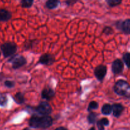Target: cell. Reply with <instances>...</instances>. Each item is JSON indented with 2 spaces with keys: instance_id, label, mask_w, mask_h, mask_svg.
<instances>
[{
  "instance_id": "cell-1",
  "label": "cell",
  "mask_w": 130,
  "mask_h": 130,
  "mask_svg": "<svg viewBox=\"0 0 130 130\" xmlns=\"http://www.w3.org/2000/svg\"><path fill=\"white\" fill-rule=\"evenodd\" d=\"M52 123L53 119L49 116H38L37 115H33L31 117L29 121V125L34 128L45 129L52 126Z\"/></svg>"
},
{
  "instance_id": "cell-2",
  "label": "cell",
  "mask_w": 130,
  "mask_h": 130,
  "mask_svg": "<svg viewBox=\"0 0 130 130\" xmlns=\"http://www.w3.org/2000/svg\"><path fill=\"white\" fill-rule=\"evenodd\" d=\"M113 90L119 96L130 98V85L124 80H118L115 84Z\"/></svg>"
},
{
  "instance_id": "cell-3",
  "label": "cell",
  "mask_w": 130,
  "mask_h": 130,
  "mask_svg": "<svg viewBox=\"0 0 130 130\" xmlns=\"http://www.w3.org/2000/svg\"><path fill=\"white\" fill-rule=\"evenodd\" d=\"M1 50L4 57L8 58V57H12L16 53L17 46L15 43L7 42V43H5L1 44Z\"/></svg>"
},
{
  "instance_id": "cell-4",
  "label": "cell",
  "mask_w": 130,
  "mask_h": 130,
  "mask_svg": "<svg viewBox=\"0 0 130 130\" xmlns=\"http://www.w3.org/2000/svg\"><path fill=\"white\" fill-rule=\"evenodd\" d=\"M9 62L12 64V68L14 69H17L25 66L27 63V60L24 57L20 55H13L9 60Z\"/></svg>"
},
{
  "instance_id": "cell-5",
  "label": "cell",
  "mask_w": 130,
  "mask_h": 130,
  "mask_svg": "<svg viewBox=\"0 0 130 130\" xmlns=\"http://www.w3.org/2000/svg\"><path fill=\"white\" fill-rule=\"evenodd\" d=\"M36 110L42 116H48L52 111L50 105L47 102H42L36 108Z\"/></svg>"
},
{
  "instance_id": "cell-6",
  "label": "cell",
  "mask_w": 130,
  "mask_h": 130,
  "mask_svg": "<svg viewBox=\"0 0 130 130\" xmlns=\"http://www.w3.org/2000/svg\"><path fill=\"white\" fill-rule=\"evenodd\" d=\"M107 72V67L104 65H99L94 69V76L99 81H102L104 79Z\"/></svg>"
},
{
  "instance_id": "cell-7",
  "label": "cell",
  "mask_w": 130,
  "mask_h": 130,
  "mask_svg": "<svg viewBox=\"0 0 130 130\" xmlns=\"http://www.w3.org/2000/svg\"><path fill=\"white\" fill-rule=\"evenodd\" d=\"M117 29L122 30L124 34L130 35V19H126L124 21H117L115 24Z\"/></svg>"
},
{
  "instance_id": "cell-8",
  "label": "cell",
  "mask_w": 130,
  "mask_h": 130,
  "mask_svg": "<svg viewBox=\"0 0 130 130\" xmlns=\"http://www.w3.org/2000/svg\"><path fill=\"white\" fill-rule=\"evenodd\" d=\"M124 69L123 62L121 59H116L112 62V71L114 74H119L122 72Z\"/></svg>"
},
{
  "instance_id": "cell-9",
  "label": "cell",
  "mask_w": 130,
  "mask_h": 130,
  "mask_svg": "<svg viewBox=\"0 0 130 130\" xmlns=\"http://www.w3.org/2000/svg\"><path fill=\"white\" fill-rule=\"evenodd\" d=\"M55 62V57L52 55L48 54V53H45L43 54L39 58V62L40 64L42 65H52Z\"/></svg>"
},
{
  "instance_id": "cell-10",
  "label": "cell",
  "mask_w": 130,
  "mask_h": 130,
  "mask_svg": "<svg viewBox=\"0 0 130 130\" xmlns=\"http://www.w3.org/2000/svg\"><path fill=\"white\" fill-rule=\"evenodd\" d=\"M55 91L51 88H45L42 92V97L46 100H50L55 96Z\"/></svg>"
},
{
  "instance_id": "cell-11",
  "label": "cell",
  "mask_w": 130,
  "mask_h": 130,
  "mask_svg": "<svg viewBox=\"0 0 130 130\" xmlns=\"http://www.w3.org/2000/svg\"><path fill=\"white\" fill-rule=\"evenodd\" d=\"M112 113L113 116L115 118H119L123 112L124 107L121 104H114L112 105Z\"/></svg>"
},
{
  "instance_id": "cell-12",
  "label": "cell",
  "mask_w": 130,
  "mask_h": 130,
  "mask_svg": "<svg viewBox=\"0 0 130 130\" xmlns=\"http://www.w3.org/2000/svg\"><path fill=\"white\" fill-rule=\"evenodd\" d=\"M12 17L11 12L6 9H0V22H6L10 20Z\"/></svg>"
},
{
  "instance_id": "cell-13",
  "label": "cell",
  "mask_w": 130,
  "mask_h": 130,
  "mask_svg": "<svg viewBox=\"0 0 130 130\" xmlns=\"http://www.w3.org/2000/svg\"><path fill=\"white\" fill-rule=\"evenodd\" d=\"M59 4V0H47L45 3V6L49 10H53L56 8Z\"/></svg>"
},
{
  "instance_id": "cell-14",
  "label": "cell",
  "mask_w": 130,
  "mask_h": 130,
  "mask_svg": "<svg viewBox=\"0 0 130 130\" xmlns=\"http://www.w3.org/2000/svg\"><path fill=\"white\" fill-rule=\"evenodd\" d=\"M101 113L103 115L108 116L111 114L112 112V105L109 104H105L102 106L101 107Z\"/></svg>"
},
{
  "instance_id": "cell-15",
  "label": "cell",
  "mask_w": 130,
  "mask_h": 130,
  "mask_svg": "<svg viewBox=\"0 0 130 130\" xmlns=\"http://www.w3.org/2000/svg\"><path fill=\"white\" fill-rule=\"evenodd\" d=\"M13 99H14V101H15L17 104H22L24 102V101H25L24 94L22 93L21 92L17 93L14 96Z\"/></svg>"
},
{
  "instance_id": "cell-16",
  "label": "cell",
  "mask_w": 130,
  "mask_h": 130,
  "mask_svg": "<svg viewBox=\"0 0 130 130\" xmlns=\"http://www.w3.org/2000/svg\"><path fill=\"white\" fill-rule=\"evenodd\" d=\"M97 116L98 114L93 112H90L87 116V120L89 124H94L96 121Z\"/></svg>"
},
{
  "instance_id": "cell-17",
  "label": "cell",
  "mask_w": 130,
  "mask_h": 130,
  "mask_svg": "<svg viewBox=\"0 0 130 130\" xmlns=\"http://www.w3.org/2000/svg\"><path fill=\"white\" fill-rule=\"evenodd\" d=\"M33 3H34V0H21L20 1L22 7L25 8H29L31 7L32 5H33Z\"/></svg>"
},
{
  "instance_id": "cell-18",
  "label": "cell",
  "mask_w": 130,
  "mask_h": 130,
  "mask_svg": "<svg viewBox=\"0 0 130 130\" xmlns=\"http://www.w3.org/2000/svg\"><path fill=\"white\" fill-rule=\"evenodd\" d=\"M122 59H123L124 62L125 64L126 65L127 68L130 69V53L129 52L125 53L123 55Z\"/></svg>"
},
{
  "instance_id": "cell-19",
  "label": "cell",
  "mask_w": 130,
  "mask_h": 130,
  "mask_svg": "<svg viewBox=\"0 0 130 130\" xmlns=\"http://www.w3.org/2000/svg\"><path fill=\"white\" fill-rule=\"evenodd\" d=\"M122 0H106L107 4L110 7H115L121 5Z\"/></svg>"
},
{
  "instance_id": "cell-20",
  "label": "cell",
  "mask_w": 130,
  "mask_h": 130,
  "mask_svg": "<svg viewBox=\"0 0 130 130\" xmlns=\"http://www.w3.org/2000/svg\"><path fill=\"white\" fill-rule=\"evenodd\" d=\"M98 103L96 101H92L90 102L89 104V105H88L87 110L90 112L93 110H95V109H97L98 108Z\"/></svg>"
},
{
  "instance_id": "cell-21",
  "label": "cell",
  "mask_w": 130,
  "mask_h": 130,
  "mask_svg": "<svg viewBox=\"0 0 130 130\" xmlns=\"http://www.w3.org/2000/svg\"><path fill=\"white\" fill-rule=\"evenodd\" d=\"M8 104V98L6 95H0V106L5 107Z\"/></svg>"
},
{
  "instance_id": "cell-22",
  "label": "cell",
  "mask_w": 130,
  "mask_h": 130,
  "mask_svg": "<svg viewBox=\"0 0 130 130\" xmlns=\"http://www.w3.org/2000/svg\"><path fill=\"white\" fill-rule=\"evenodd\" d=\"M4 85L6 88H14V86H15V82L13 81H10V80H6L4 83Z\"/></svg>"
},
{
  "instance_id": "cell-23",
  "label": "cell",
  "mask_w": 130,
  "mask_h": 130,
  "mask_svg": "<svg viewBox=\"0 0 130 130\" xmlns=\"http://www.w3.org/2000/svg\"><path fill=\"white\" fill-rule=\"evenodd\" d=\"M103 33L105 34L106 35H110V34H113V30L112 28L110 27H105L103 30Z\"/></svg>"
},
{
  "instance_id": "cell-24",
  "label": "cell",
  "mask_w": 130,
  "mask_h": 130,
  "mask_svg": "<svg viewBox=\"0 0 130 130\" xmlns=\"http://www.w3.org/2000/svg\"><path fill=\"white\" fill-rule=\"evenodd\" d=\"M78 0H66V4L67 5V6H73V5H75L76 2H77Z\"/></svg>"
},
{
  "instance_id": "cell-25",
  "label": "cell",
  "mask_w": 130,
  "mask_h": 130,
  "mask_svg": "<svg viewBox=\"0 0 130 130\" xmlns=\"http://www.w3.org/2000/svg\"><path fill=\"white\" fill-rule=\"evenodd\" d=\"M101 121V123L103 124L104 126H108L109 124V120H108L107 118H103L102 119H99Z\"/></svg>"
},
{
  "instance_id": "cell-26",
  "label": "cell",
  "mask_w": 130,
  "mask_h": 130,
  "mask_svg": "<svg viewBox=\"0 0 130 130\" xmlns=\"http://www.w3.org/2000/svg\"><path fill=\"white\" fill-rule=\"evenodd\" d=\"M97 126H98V130H105V126L101 123L100 120H98L97 121Z\"/></svg>"
},
{
  "instance_id": "cell-27",
  "label": "cell",
  "mask_w": 130,
  "mask_h": 130,
  "mask_svg": "<svg viewBox=\"0 0 130 130\" xmlns=\"http://www.w3.org/2000/svg\"><path fill=\"white\" fill-rule=\"evenodd\" d=\"M55 130H68L66 128H65L64 127H59V128H56Z\"/></svg>"
},
{
  "instance_id": "cell-28",
  "label": "cell",
  "mask_w": 130,
  "mask_h": 130,
  "mask_svg": "<svg viewBox=\"0 0 130 130\" xmlns=\"http://www.w3.org/2000/svg\"><path fill=\"white\" fill-rule=\"evenodd\" d=\"M89 130H96V129H95V128H94V127H92V128H90Z\"/></svg>"
},
{
  "instance_id": "cell-29",
  "label": "cell",
  "mask_w": 130,
  "mask_h": 130,
  "mask_svg": "<svg viewBox=\"0 0 130 130\" xmlns=\"http://www.w3.org/2000/svg\"><path fill=\"white\" fill-rule=\"evenodd\" d=\"M23 130H30V129H29V128H25V129H23Z\"/></svg>"
},
{
  "instance_id": "cell-30",
  "label": "cell",
  "mask_w": 130,
  "mask_h": 130,
  "mask_svg": "<svg viewBox=\"0 0 130 130\" xmlns=\"http://www.w3.org/2000/svg\"><path fill=\"white\" fill-rule=\"evenodd\" d=\"M0 57H1V52H0Z\"/></svg>"
}]
</instances>
